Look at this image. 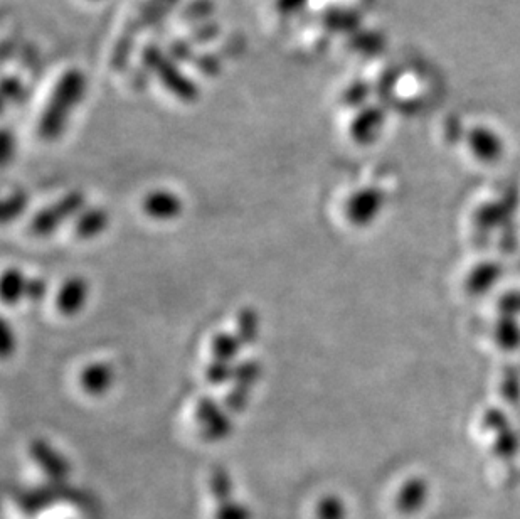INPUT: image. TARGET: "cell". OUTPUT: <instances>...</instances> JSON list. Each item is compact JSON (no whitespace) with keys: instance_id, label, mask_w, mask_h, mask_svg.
Instances as JSON below:
<instances>
[{"instance_id":"6da1fadb","label":"cell","mask_w":520,"mask_h":519,"mask_svg":"<svg viewBox=\"0 0 520 519\" xmlns=\"http://www.w3.org/2000/svg\"><path fill=\"white\" fill-rule=\"evenodd\" d=\"M86 78L80 70H69L54 86L49 102L39 118L38 132L44 140H56L63 134L71 113L85 97Z\"/></svg>"},{"instance_id":"7a4b0ae2","label":"cell","mask_w":520,"mask_h":519,"mask_svg":"<svg viewBox=\"0 0 520 519\" xmlns=\"http://www.w3.org/2000/svg\"><path fill=\"white\" fill-rule=\"evenodd\" d=\"M144 63L167 90L179 98L181 102L194 103L199 98V88L196 83L182 73L174 59L162 53L159 48L150 46L145 49Z\"/></svg>"},{"instance_id":"3957f363","label":"cell","mask_w":520,"mask_h":519,"mask_svg":"<svg viewBox=\"0 0 520 519\" xmlns=\"http://www.w3.org/2000/svg\"><path fill=\"white\" fill-rule=\"evenodd\" d=\"M177 2L179 0H145L144 4L138 7L132 24L125 29V34L118 41L117 49L113 54V65L117 68L125 66L133 39L137 38L145 27H152L157 22L162 21L172 11V7L176 6Z\"/></svg>"},{"instance_id":"277c9868","label":"cell","mask_w":520,"mask_h":519,"mask_svg":"<svg viewBox=\"0 0 520 519\" xmlns=\"http://www.w3.org/2000/svg\"><path fill=\"white\" fill-rule=\"evenodd\" d=\"M85 209V196L81 193H69L58 203L43 209L41 213L34 216L32 220V230L41 236H48L54 231L59 230L61 225L71 218H78L81 211Z\"/></svg>"},{"instance_id":"5b68a950","label":"cell","mask_w":520,"mask_h":519,"mask_svg":"<svg viewBox=\"0 0 520 519\" xmlns=\"http://www.w3.org/2000/svg\"><path fill=\"white\" fill-rule=\"evenodd\" d=\"M197 425L201 429V435L209 442H219L228 439L233 430V422L228 410H223L218 403L209 396H202L197 402Z\"/></svg>"},{"instance_id":"8992f818","label":"cell","mask_w":520,"mask_h":519,"mask_svg":"<svg viewBox=\"0 0 520 519\" xmlns=\"http://www.w3.org/2000/svg\"><path fill=\"white\" fill-rule=\"evenodd\" d=\"M29 454L51 484H63L68 479L69 471H71L68 461L46 440H34L29 447Z\"/></svg>"},{"instance_id":"52a82bcc","label":"cell","mask_w":520,"mask_h":519,"mask_svg":"<svg viewBox=\"0 0 520 519\" xmlns=\"http://www.w3.org/2000/svg\"><path fill=\"white\" fill-rule=\"evenodd\" d=\"M182 208H184L182 199L167 189H155L145 196L144 203H142L145 215L152 220L159 221L174 220L181 215Z\"/></svg>"},{"instance_id":"ba28073f","label":"cell","mask_w":520,"mask_h":519,"mask_svg":"<svg viewBox=\"0 0 520 519\" xmlns=\"http://www.w3.org/2000/svg\"><path fill=\"white\" fill-rule=\"evenodd\" d=\"M90 285L83 277H71L64 282L58 294V309L64 316H76L85 309Z\"/></svg>"},{"instance_id":"9c48e42d","label":"cell","mask_w":520,"mask_h":519,"mask_svg":"<svg viewBox=\"0 0 520 519\" xmlns=\"http://www.w3.org/2000/svg\"><path fill=\"white\" fill-rule=\"evenodd\" d=\"M81 386L90 395H105L115 383V368L107 361H96L81 371Z\"/></svg>"},{"instance_id":"30bf717a","label":"cell","mask_w":520,"mask_h":519,"mask_svg":"<svg viewBox=\"0 0 520 519\" xmlns=\"http://www.w3.org/2000/svg\"><path fill=\"white\" fill-rule=\"evenodd\" d=\"M379 206H381V194L374 189H362L349 199L347 213L354 223L364 225L376 215Z\"/></svg>"},{"instance_id":"8fae6325","label":"cell","mask_w":520,"mask_h":519,"mask_svg":"<svg viewBox=\"0 0 520 519\" xmlns=\"http://www.w3.org/2000/svg\"><path fill=\"white\" fill-rule=\"evenodd\" d=\"M108 228V213L101 208H88L81 211L75 221L76 235L83 240H91Z\"/></svg>"},{"instance_id":"7c38bea8","label":"cell","mask_w":520,"mask_h":519,"mask_svg":"<svg viewBox=\"0 0 520 519\" xmlns=\"http://www.w3.org/2000/svg\"><path fill=\"white\" fill-rule=\"evenodd\" d=\"M59 486L61 484H51V486L41 487V489H29L26 493L17 496V504L27 514H36L39 511H44L58 498L56 487Z\"/></svg>"},{"instance_id":"4fadbf2b","label":"cell","mask_w":520,"mask_h":519,"mask_svg":"<svg viewBox=\"0 0 520 519\" xmlns=\"http://www.w3.org/2000/svg\"><path fill=\"white\" fill-rule=\"evenodd\" d=\"M426 498H428V487L425 482L421 479H413L401 489L396 499V506L403 514L418 513L423 508Z\"/></svg>"},{"instance_id":"5bb4252c","label":"cell","mask_w":520,"mask_h":519,"mask_svg":"<svg viewBox=\"0 0 520 519\" xmlns=\"http://www.w3.org/2000/svg\"><path fill=\"white\" fill-rule=\"evenodd\" d=\"M27 282H29V279H26V275L21 270H17V268L6 270L4 277H2V287H0L2 289V300L7 305H16L22 299H26Z\"/></svg>"},{"instance_id":"9a60e30c","label":"cell","mask_w":520,"mask_h":519,"mask_svg":"<svg viewBox=\"0 0 520 519\" xmlns=\"http://www.w3.org/2000/svg\"><path fill=\"white\" fill-rule=\"evenodd\" d=\"M243 348L245 346L239 341L238 336L231 334V332H218L214 336L213 341H211L213 359H219V361H224V363L234 364Z\"/></svg>"},{"instance_id":"2e32d148","label":"cell","mask_w":520,"mask_h":519,"mask_svg":"<svg viewBox=\"0 0 520 519\" xmlns=\"http://www.w3.org/2000/svg\"><path fill=\"white\" fill-rule=\"evenodd\" d=\"M236 336L243 346H253L260 338V316L255 309L245 307L238 312L236 319Z\"/></svg>"},{"instance_id":"e0dca14e","label":"cell","mask_w":520,"mask_h":519,"mask_svg":"<svg viewBox=\"0 0 520 519\" xmlns=\"http://www.w3.org/2000/svg\"><path fill=\"white\" fill-rule=\"evenodd\" d=\"M383 122V112L377 110V108H367L366 112H362L359 117L354 120L352 124V137L366 144L369 140L376 135L377 130L381 127Z\"/></svg>"},{"instance_id":"ac0fdd59","label":"cell","mask_w":520,"mask_h":519,"mask_svg":"<svg viewBox=\"0 0 520 519\" xmlns=\"http://www.w3.org/2000/svg\"><path fill=\"white\" fill-rule=\"evenodd\" d=\"M209 489L216 503H228L234 499V484L233 479L229 476V472L224 467H214L211 472V479H209Z\"/></svg>"},{"instance_id":"d6986e66","label":"cell","mask_w":520,"mask_h":519,"mask_svg":"<svg viewBox=\"0 0 520 519\" xmlns=\"http://www.w3.org/2000/svg\"><path fill=\"white\" fill-rule=\"evenodd\" d=\"M261 375H263V366H261L260 361L246 359V361L234 364L233 385L251 391L260 381Z\"/></svg>"},{"instance_id":"ffe728a7","label":"cell","mask_w":520,"mask_h":519,"mask_svg":"<svg viewBox=\"0 0 520 519\" xmlns=\"http://www.w3.org/2000/svg\"><path fill=\"white\" fill-rule=\"evenodd\" d=\"M317 519H347V508L339 496H325L317 504Z\"/></svg>"},{"instance_id":"44dd1931","label":"cell","mask_w":520,"mask_h":519,"mask_svg":"<svg viewBox=\"0 0 520 519\" xmlns=\"http://www.w3.org/2000/svg\"><path fill=\"white\" fill-rule=\"evenodd\" d=\"M233 376L234 364L224 363L219 359H213L211 363L207 364L206 378L211 381V385H226L229 381H233Z\"/></svg>"},{"instance_id":"7402d4cb","label":"cell","mask_w":520,"mask_h":519,"mask_svg":"<svg viewBox=\"0 0 520 519\" xmlns=\"http://www.w3.org/2000/svg\"><path fill=\"white\" fill-rule=\"evenodd\" d=\"M250 395V390L233 385V388L228 391V395L224 398V405L228 408L229 413H243L250 403Z\"/></svg>"},{"instance_id":"603a6c76","label":"cell","mask_w":520,"mask_h":519,"mask_svg":"<svg viewBox=\"0 0 520 519\" xmlns=\"http://www.w3.org/2000/svg\"><path fill=\"white\" fill-rule=\"evenodd\" d=\"M214 519H251V511L245 503L231 499L228 503L218 504Z\"/></svg>"},{"instance_id":"cb8c5ba5","label":"cell","mask_w":520,"mask_h":519,"mask_svg":"<svg viewBox=\"0 0 520 519\" xmlns=\"http://www.w3.org/2000/svg\"><path fill=\"white\" fill-rule=\"evenodd\" d=\"M27 199L24 194H12L11 198H7L2 204V221L9 223L17 216L21 215L26 208Z\"/></svg>"},{"instance_id":"d4e9b609","label":"cell","mask_w":520,"mask_h":519,"mask_svg":"<svg viewBox=\"0 0 520 519\" xmlns=\"http://www.w3.org/2000/svg\"><path fill=\"white\" fill-rule=\"evenodd\" d=\"M48 294V284L43 279H29L27 282L26 299L31 302H41Z\"/></svg>"},{"instance_id":"484cf974","label":"cell","mask_w":520,"mask_h":519,"mask_svg":"<svg viewBox=\"0 0 520 519\" xmlns=\"http://www.w3.org/2000/svg\"><path fill=\"white\" fill-rule=\"evenodd\" d=\"M307 4V0H276V9L282 14H295L302 11Z\"/></svg>"},{"instance_id":"4316f807","label":"cell","mask_w":520,"mask_h":519,"mask_svg":"<svg viewBox=\"0 0 520 519\" xmlns=\"http://www.w3.org/2000/svg\"><path fill=\"white\" fill-rule=\"evenodd\" d=\"M2 338H4V346H2V351H4V356H9L11 354L12 349L16 346V338H14V334H12V329L9 327V324H4V331H2Z\"/></svg>"},{"instance_id":"83f0119b","label":"cell","mask_w":520,"mask_h":519,"mask_svg":"<svg viewBox=\"0 0 520 519\" xmlns=\"http://www.w3.org/2000/svg\"><path fill=\"white\" fill-rule=\"evenodd\" d=\"M9 91H12V97L16 98L17 95H19V91H21V83L14 80V78H7V80L4 81V97L9 95Z\"/></svg>"},{"instance_id":"f1b7e54d","label":"cell","mask_w":520,"mask_h":519,"mask_svg":"<svg viewBox=\"0 0 520 519\" xmlns=\"http://www.w3.org/2000/svg\"><path fill=\"white\" fill-rule=\"evenodd\" d=\"M11 145L12 140L9 139V135L4 134V139H2V147H0V152H2L4 162H7V159H9V156H11Z\"/></svg>"}]
</instances>
